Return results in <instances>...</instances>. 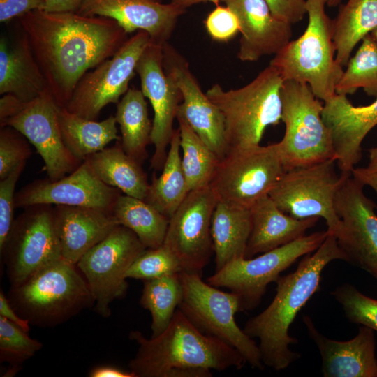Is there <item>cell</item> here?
Here are the masks:
<instances>
[{"label":"cell","instance_id":"cell-1","mask_svg":"<svg viewBox=\"0 0 377 377\" xmlns=\"http://www.w3.org/2000/svg\"><path fill=\"white\" fill-rule=\"evenodd\" d=\"M49 89L61 108L90 69L112 57L128 34L114 20L36 9L20 17Z\"/></svg>","mask_w":377,"mask_h":377},{"label":"cell","instance_id":"cell-2","mask_svg":"<svg viewBox=\"0 0 377 377\" xmlns=\"http://www.w3.org/2000/svg\"><path fill=\"white\" fill-rule=\"evenodd\" d=\"M128 337L138 344L128 362L135 377H210L212 369H239L246 363L235 348L202 332L178 308L157 337L147 339L133 330Z\"/></svg>","mask_w":377,"mask_h":377},{"label":"cell","instance_id":"cell-3","mask_svg":"<svg viewBox=\"0 0 377 377\" xmlns=\"http://www.w3.org/2000/svg\"><path fill=\"white\" fill-rule=\"evenodd\" d=\"M335 260L346 261V256L339 246L337 237L328 232L320 246L304 256L294 272L280 276L275 282L276 292L272 302L246 323L243 330L250 337L259 340L265 366L280 371L300 357V353L289 348L297 343V339L289 334L290 327L299 311L318 290L324 268Z\"/></svg>","mask_w":377,"mask_h":377},{"label":"cell","instance_id":"cell-4","mask_svg":"<svg viewBox=\"0 0 377 377\" xmlns=\"http://www.w3.org/2000/svg\"><path fill=\"white\" fill-rule=\"evenodd\" d=\"M77 265L62 258L22 283L10 286L8 299L30 325L54 327L94 306L84 276Z\"/></svg>","mask_w":377,"mask_h":377},{"label":"cell","instance_id":"cell-5","mask_svg":"<svg viewBox=\"0 0 377 377\" xmlns=\"http://www.w3.org/2000/svg\"><path fill=\"white\" fill-rule=\"evenodd\" d=\"M326 0H306L308 24L296 40L274 55L269 65L283 80L307 84L325 102L336 94L343 69L336 61L333 22L325 11Z\"/></svg>","mask_w":377,"mask_h":377},{"label":"cell","instance_id":"cell-6","mask_svg":"<svg viewBox=\"0 0 377 377\" xmlns=\"http://www.w3.org/2000/svg\"><path fill=\"white\" fill-rule=\"evenodd\" d=\"M283 82L279 72L269 65L241 88L225 90L215 84L208 89L207 96L223 115L228 149L260 145L265 129L280 123Z\"/></svg>","mask_w":377,"mask_h":377},{"label":"cell","instance_id":"cell-7","mask_svg":"<svg viewBox=\"0 0 377 377\" xmlns=\"http://www.w3.org/2000/svg\"><path fill=\"white\" fill-rule=\"evenodd\" d=\"M283 138L278 142L285 171L335 160L332 135L322 117L323 102L310 87L283 80L281 91Z\"/></svg>","mask_w":377,"mask_h":377},{"label":"cell","instance_id":"cell-8","mask_svg":"<svg viewBox=\"0 0 377 377\" xmlns=\"http://www.w3.org/2000/svg\"><path fill=\"white\" fill-rule=\"evenodd\" d=\"M182 297L178 309L202 332L235 348L253 368L265 365L258 345L237 324L242 311L238 296L205 282L202 275L182 272Z\"/></svg>","mask_w":377,"mask_h":377},{"label":"cell","instance_id":"cell-9","mask_svg":"<svg viewBox=\"0 0 377 377\" xmlns=\"http://www.w3.org/2000/svg\"><path fill=\"white\" fill-rule=\"evenodd\" d=\"M336 166L335 160H327L286 170L268 195L281 211L295 219H323L327 230L338 237L342 222L335 198L348 174H337Z\"/></svg>","mask_w":377,"mask_h":377},{"label":"cell","instance_id":"cell-10","mask_svg":"<svg viewBox=\"0 0 377 377\" xmlns=\"http://www.w3.org/2000/svg\"><path fill=\"white\" fill-rule=\"evenodd\" d=\"M284 172L278 142L231 149L219 160L209 186L218 201L250 209Z\"/></svg>","mask_w":377,"mask_h":377},{"label":"cell","instance_id":"cell-11","mask_svg":"<svg viewBox=\"0 0 377 377\" xmlns=\"http://www.w3.org/2000/svg\"><path fill=\"white\" fill-rule=\"evenodd\" d=\"M327 234V230L315 232L257 257L235 260L214 272L207 282L236 294L242 311L253 310L259 305L268 285L276 282L299 258L316 251Z\"/></svg>","mask_w":377,"mask_h":377},{"label":"cell","instance_id":"cell-12","mask_svg":"<svg viewBox=\"0 0 377 377\" xmlns=\"http://www.w3.org/2000/svg\"><path fill=\"white\" fill-rule=\"evenodd\" d=\"M147 248L128 228L119 225L77 262L94 300V310L103 318L111 314L110 304L128 290L126 272Z\"/></svg>","mask_w":377,"mask_h":377},{"label":"cell","instance_id":"cell-13","mask_svg":"<svg viewBox=\"0 0 377 377\" xmlns=\"http://www.w3.org/2000/svg\"><path fill=\"white\" fill-rule=\"evenodd\" d=\"M52 207L45 204L29 206L14 219L0 249L10 286L22 283L62 258Z\"/></svg>","mask_w":377,"mask_h":377},{"label":"cell","instance_id":"cell-14","mask_svg":"<svg viewBox=\"0 0 377 377\" xmlns=\"http://www.w3.org/2000/svg\"><path fill=\"white\" fill-rule=\"evenodd\" d=\"M151 42L147 32L137 31L112 57L83 75L64 108L82 117L95 120L104 107L117 103L126 93L138 62Z\"/></svg>","mask_w":377,"mask_h":377},{"label":"cell","instance_id":"cell-15","mask_svg":"<svg viewBox=\"0 0 377 377\" xmlns=\"http://www.w3.org/2000/svg\"><path fill=\"white\" fill-rule=\"evenodd\" d=\"M218 199L208 185L193 191L170 218L163 244L179 260L183 272L202 275L214 253L212 217Z\"/></svg>","mask_w":377,"mask_h":377},{"label":"cell","instance_id":"cell-16","mask_svg":"<svg viewBox=\"0 0 377 377\" xmlns=\"http://www.w3.org/2000/svg\"><path fill=\"white\" fill-rule=\"evenodd\" d=\"M364 186L348 174L336 195L335 209L342 222L337 241L346 262L377 280L376 205L366 196Z\"/></svg>","mask_w":377,"mask_h":377},{"label":"cell","instance_id":"cell-17","mask_svg":"<svg viewBox=\"0 0 377 377\" xmlns=\"http://www.w3.org/2000/svg\"><path fill=\"white\" fill-rule=\"evenodd\" d=\"M60 108L47 91L26 102L15 115L0 121L1 127L16 129L34 146L51 181L71 173L83 162L73 156L64 142L58 122Z\"/></svg>","mask_w":377,"mask_h":377},{"label":"cell","instance_id":"cell-18","mask_svg":"<svg viewBox=\"0 0 377 377\" xmlns=\"http://www.w3.org/2000/svg\"><path fill=\"white\" fill-rule=\"evenodd\" d=\"M141 91L154 111L151 142L154 152L151 168L159 170L165 163L168 147L174 132L173 122L182 101L180 89L165 72L163 45L151 42L141 55L135 68Z\"/></svg>","mask_w":377,"mask_h":377},{"label":"cell","instance_id":"cell-19","mask_svg":"<svg viewBox=\"0 0 377 377\" xmlns=\"http://www.w3.org/2000/svg\"><path fill=\"white\" fill-rule=\"evenodd\" d=\"M163 65L182 95L177 116L183 118L221 159L228 150L224 120L219 109L205 94L187 60L170 44L163 45Z\"/></svg>","mask_w":377,"mask_h":377},{"label":"cell","instance_id":"cell-20","mask_svg":"<svg viewBox=\"0 0 377 377\" xmlns=\"http://www.w3.org/2000/svg\"><path fill=\"white\" fill-rule=\"evenodd\" d=\"M122 193L108 186L84 161L73 172L57 181L47 177L24 186L15 195V208L45 204L79 206L112 212Z\"/></svg>","mask_w":377,"mask_h":377},{"label":"cell","instance_id":"cell-21","mask_svg":"<svg viewBox=\"0 0 377 377\" xmlns=\"http://www.w3.org/2000/svg\"><path fill=\"white\" fill-rule=\"evenodd\" d=\"M185 10L160 0H84L77 13L114 20L127 34L145 31L153 43L163 45Z\"/></svg>","mask_w":377,"mask_h":377},{"label":"cell","instance_id":"cell-22","mask_svg":"<svg viewBox=\"0 0 377 377\" xmlns=\"http://www.w3.org/2000/svg\"><path fill=\"white\" fill-rule=\"evenodd\" d=\"M322 117L332 135L336 162L341 173L350 174L362 158V142L377 125V97L355 106L346 95L336 94L323 102Z\"/></svg>","mask_w":377,"mask_h":377},{"label":"cell","instance_id":"cell-23","mask_svg":"<svg viewBox=\"0 0 377 377\" xmlns=\"http://www.w3.org/2000/svg\"><path fill=\"white\" fill-rule=\"evenodd\" d=\"M237 15L241 38L237 57L256 61L276 54L292 37L290 24L274 16L266 0H221Z\"/></svg>","mask_w":377,"mask_h":377},{"label":"cell","instance_id":"cell-24","mask_svg":"<svg viewBox=\"0 0 377 377\" xmlns=\"http://www.w3.org/2000/svg\"><path fill=\"white\" fill-rule=\"evenodd\" d=\"M303 321L320 354L324 377H377L376 339L372 329L362 325L352 339L337 341L322 334L309 316H304Z\"/></svg>","mask_w":377,"mask_h":377},{"label":"cell","instance_id":"cell-25","mask_svg":"<svg viewBox=\"0 0 377 377\" xmlns=\"http://www.w3.org/2000/svg\"><path fill=\"white\" fill-rule=\"evenodd\" d=\"M52 214L61 257L74 265L119 225L112 212L87 207L54 205Z\"/></svg>","mask_w":377,"mask_h":377},{"label":"cell","instance_id":"cell-26","mask_svg":"<svg viewBox=\"0 0 377 377\" xmlns=\"http://www.w3.org/2000/svg\"><path fill=\"white\" fill-rule=\"evenodd\" d=\"M251 230L245 258H251L290 243L305 235L319 218L295 219L281 211L269 195L251 207Z\"/></svg>","mask_w":377,"mask_h":377},{"label":"cell","instance_id":"cell-27","mask_svg":"<svg viewBox=\"0 0 377 377\" xmlns=\"http://www.w3.org/2000/svg\"><path fill=\"white\" fill-rule=\"evenodd\" d=\"M50 91L26 34L13 45L0 40V94L29 102Z\"/></svg>","mask_w":377,"mask_h":377},{"label":"cell","instance_id":"cell-28","mask_svg":"<svg viewBox=\"0 0 377 377\" xmlns=\"http://www.w3.org/2000/svg\"><path fill=\"white\" fill-rule=\"evenodd\" d=\"M251 230L249 208L218 201L211 222L215 272L245 258Z\"/></svg>","mask_w":377,"mask_h":377},{"label":"cell","instance_id":"cell-29","mask_svg":"<svg viewBox=\"0 0 377 377\" xmlns=\"http://www.w3.org/2000/svg\"><path fill=\"white\" fill-rule=\"evenodd\" d=\"M108 186L122 193L145 200L149 185L142 164L124 150L120 140L115 145L88 156L84 160Z\"/></svg>","mask_w":377,"mask_h":377},{"label":"cell","instance_id":"cell-30","mask_svg":"<svg viewBox=\"0 0 377 377\" xmlns=\"http://www.w3.org/2000/svg\"><path fill=\"white\" fill-rule=\"evenodd\" d=\"M58 122L66 147L81 161L103 150L110 142L120 140L114 116L97 121L82 117L63 107L58 112Z\"/></svg>","mask_w":377,"mask_h":377},{"label":"cell","instance_id":"cell-31","mask_svg":"<svg viewBox=\"0 0 377 377\" xmlns=\"http://www.w3.org/2000/svg\"><path fill=\"white\" fill-rule=\"evenodd\" d=\"M332 22L335 58L343 67L356 45L377 27V0H348Z\"/></svg>","mask_w":377,"mask_h":377},{"label":"cell","instance_id":"cell-32","mask_svg":"<svg viewBox=\"0 0 377 377\" xmlns=\"http://www.w3.org/2000/svg\"><path fill=\"white\" fill-rule=\"evenodd\" d=\"M145 98L141 90L128 89L117 103L114 116L124 150L140 164L147 158V147L151 142L152 123Z\"/></svg>","mask_w":377,"mask_h":377},{"label":"cell","instance_id":"cell-33","mask_svg":"<svg viewBox=\"0 0 377 377\" xmlns=\"http://www.w3.org/2000/svg\"><path fill=\"white\" fill-rule=\"evenodd\" d=\"M179 129H175L162 172L153 177L145 201L170 219L188 193L182 165Z\"/></svg>","mask_w":377,"mask_h":377},{"label":"cell","instance_id":"cell-34","mask_svg":"<svg viewBox=\"0 0 377 377\" xmlns=\"http://www.w3.org/2000/svg\"><path fill=\"white\" fill-rule=\"evenodd\" d=\"M112 213L117 223L132 230L147 249L163 244L170 219L145 200L121 193Z\"/></svg>","mask_w":377,"mask_h":377},{"label":"cell","instance_id":"cell-35","mask_svg":"<svg viewBox=\"0 0 377 377\" xmlns=\"http://www.w3.org/2000/svg\"><path fill=\"white\" fill-rule=\"evenodd\" d=\"M180 133L182 165L188 191L209 185L220 158L189 124L177 116Z\"/></svg>","mask_w":377,"mask_h":377},{"label":"cell","instance_id":"cell-36","mask_svg":"<svg viewBox=\"0 0 377 377\" xmlns=\"http://www.w3.org/2000/svg\"><path fill=\"white\" fill-rule=\"evenodd\" d=\"M180 273L144 281L139 302L151 313V337L165 330L179 306L182 297Z\"/></svg>","mask_w":377,"mask_h":377},{"label":"cell","instance_id":"cell-37","mask_svg":"<svg viewBox=\"0 0 377 377\" xmlns=\"http://www.w3.org/2000/svg\"><path fill=\"white\" fill-rule=\"evenodd\" d=\"M336 87V94L348 95L362 89L370 96L377 97V43L370 34L362 40L350 57Z\"/></svg>","mask_w":377,"mask_h":377},{"label":"cell","instance_id":"cell-38","mask_svg":"<svg viewBox=\"0 0 377 377\" xmlns=\"http://www.w3.org/2000/svg\"><path fill=\"white\" fill-rule=\"evenodd\" d=\"M42 348L40 341L31 338L27 331L0 316V360L10 364L12 374Z\"/></svg>","mask_w":377,"mask_h":377},{"label":"cell","instance_id":"cell-39","mask_svg":"<svg viewBox=\"0 0 377 377\" xmlns=\"http://www.w3.org/2000/svg\"><path fill=\"white\" fill-rule=\"evenodd\" d=\"M183 272L175 255L164 244L147 249L132 264L126 278L149 280Z\"/></svg>","mask_w":377,"mask_h":377},{"label":"cell","instance_id":"cell-40","mask_svg":"<svg viewBox=\"0 0 377 377\" xmlns=\"http://www.w3.org/2000/svg\"><path fill=\"white\" fill-rule=\"evenodd\" d=\"M331 294L342 306L346 318L351 323L377 332V300L363 294L348 283L339 286Z\"/></svg>","mask_w":377,"mask_h":377},{"label":"cell","instance_id":"cell-41","mask_svg":"<svg viewBox=\"0 0 377 377\" xmlns=\"http://www.w3.org/2000/svg\"><path fill=\"white\" fill-rule=\"evenodd\" d=\"M28 140L10 126L0 131V180L6 178L20 163L27 162L31 151Z\"/></svg>","mask_w":377,"mask_h":377},{"label":"cell","instance_id":"cell-42","mask_svg":"<svg viewBox=\"0 0 377 377\" xmlns=\"http://www.w3.org/2000/svg\"><path fill=\"white\" fill-rule=\"evenodd\" d=\"M26 162L19 164L6 178L0 180V249L14 221L15 188Z\"/></svg>","mask_w":377,"mask_h":377},{"label":"cell","instance_id":"cell-43","mask_svg":"<svg viewBox=\"0 0 377 377\" xmlns=\"http://www.w3.org/2000/svg\"><path fill=\"white\" fill-rule=\"evenodd\" d=\"M205 21V29L210 37L218 42H227L239 32V23L235 13L226 6L216 3Z\"/></svg>","mask_w":377,"mask_h":377},{"label":"cell","instance_id":"cell-44","mask_svg":"<svg viewBox=\"0 0 377 377\" xmlns=\"http://www.w3.org/2000/svg\"><path fill=\"white\" fill-rule=\"evenodd\" d=\"M277 19L293 24L303 20L306 14V0H266Z\"/></svg>","mask_w":377,"mask_h":377},{"label":"cell","instance_id":"cell-45","mask_svg":"<svg viewBox=\"0 0 377 377\" xmlns=\"http://www.w3.org/2000/svg\"><path fill=\"white\" fill-rule=\"evenodd\" d=\"M43 0H0V22H6L36 9H44Z\"/></svg>","mask_w":377,"mask_h":377},{"label":"cell","instance_id":"cell-46","mask_svg":"<svg viewBox=\"0 0 377 377\" xmlns=\"http://www.w3.org/2000/svg\"><path fill=\"white\" fill-rule=\"evenodd\" d=\"M0 316L29 332L30 330L29 323L20 317L15 311L2 290L0 291Z\"/></svg>","mask_w":377,"mask_h":377},{"label":"cell","instance_id":"cell-47","mask_svg":"<svg viewBox=\"0 0 377 377\" xmlns=\"http://www.w3.org/2000/svg\"><path fill=\"white\" fill-rule=\"evenodd\" d=\"M25 103L14 95L10 94L3 95L0 99V121L17 114Z\"/></svg>","mask_w":377,"mask_h":377},{"label":"cell","instance_id":"cell-48","mask_svg":"<svg viewBox=\"0 0 377 377\" xmlns=\"http://www.w3.org/2000/svg\"><path fill=\"white\" fill-rule=\"evenodd\" d=\"M84 0H45L44 10L48 12H77Z\"/></svg>","mask_w":377,"mask_h":377},{"label":"cell","instance_id":"cell-49","mask_svg":"<svg viewBox=\"0 0 377 377\" xmlns=\"http://www.w3.org/2000/svg\"><path fill=\"white\" fill-rule=\"evenodd\" d=\"M89 376L91 377H135L131 371H126L110 365L96 367L89 371Z\"/></svg>","mask_w":377,"mask_h":377},{"label":"cell","instance_id":"cell-50","mask_svg":"<svg viewBox=\"0 0 377 377\" xmlns=\"http://www.w3.org/2000/svg\"><path fill=\"white\" fill-rule=\"evenodd\" d=\"M351 174L362 184L371 187L377 195V172L370 171L366 168H355Z\"/></svg>","mask_w":377,"mask_h":377},{"label":"cell","instance_id":"cell-51","mask_svg":"<svg viewBox=\"0 0 377 377\" xmlns=\"http://www.w3.org/2000/svg\"><path fill=\"white\" fill-rule=\"evenodd\" d=\"M221 0H171V2L183 8H186L194 4H197L202 2H212L214 3H219Z\"/></svg>","mask_w":377,"mask_h":377},{"label":"cell","instance_id":"cell-52","mask_svg":"<svg viewBox=\"0 0 377 377\" xmlns=\"http://www.w3.org/2000/svg\"><path fill=\"white\" fill-rule=\"evenodd\" d=\"M366 168L372 172H377V146L369 150V163Z\"/></svg>","mask_w":377,"mask_h":377},{"label":"cell","instance_id":"cell-53","mask_svg":"<svg viewBox=\"0 0 377 377\" xmlns=\"http://www.w3.org/2000/svg\"><path fill=\"white\" fill-rule=\"evenodd\" d=\"M341 0H326V5L329 7H334L340 4Z\"/></svg>","mask_w":377,"mask_h":377},{"label":"cell","instance_id":"cell-54","mask_svg":"<svg viewBox=\"0 0 377 377\" xmlns=\"http://www.w3.org/2000/svg\"><path fill=\"white\" fill-rule=\"evenodd\" d=\"M371 36L373 38V39L377 43V27L375 28L371 33Z\"/></svg>","mask_w":377,"mask_h":377},{"label":"cell","instance_id":"cell-55","mask_svg":"<svg viewBox=\"0 0 377 377\" xmlns=\"http://www.w3.org/2000/svg\"><path fill=\"white\" fill-rule=\"evenodd\" d=\"M43 1H45V0H43Z\"/></svg>","mask_w":377,"mask_h":377}]
</instances>
